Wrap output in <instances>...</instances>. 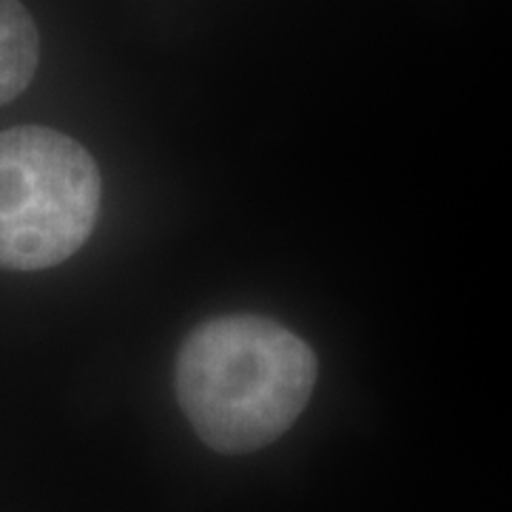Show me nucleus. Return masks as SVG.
<instances>
[{
    "mask_svg": "<svg viewBox=\"0 0 512 512\" xmlns=\"http://www.w3.org/2000/svg\"><path fill=\"white\" fill-rule=\"evenodd\" d=\"M319 362L293 330L237 313L191 330L177 353L174 390L208 447L251 453L274 444L308 407Z\"/></svg>",
    "mask_w": 512,
    "mask_h": 512,
    "instance_id": "nucleus-1",
    "label": "nucleus"
},
{
    "mask_svg": "<svg viewBox=\"0 0 512 512\" xmlns=\"http://www.w3.org/2000/svg\"><path fill=\"white\" fill-rule=\"evenodd\" d=\"M92 154L55 128L0 131V268L46 271L92 237L100 214Z\"/></svg>",
    "mask_w": 512,
    "mask_h": 512,
    "instance_id": "nucleus-2",
    "label": "nucleus"
},
{
    "mask_svg": "<svg viewBox=\"0 0 512 512\" xmlns=\"http://www.w3.org/2000/svg\"><path fill=\"white\" fill-rule=\"evenodd\" d=\"M40 37L20 0H0V106L15 100L37 72Z\"/></svg>",
    "mask_w": 512,
    "mask_h": 512,
    "instance_id": "nucleus-3",
    "label": "nucleus"
}]
</instances>
